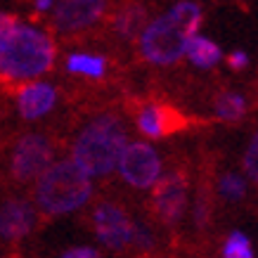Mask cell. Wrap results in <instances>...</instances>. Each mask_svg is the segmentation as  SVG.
Wrapping results in <instances>:
<instances>
[{
	"label": "cell",
	"mask_w": 258,
	"mask_h": 258,
	"mask_svg": "<svg viewBox=\"0 0 258 258\" xmlns=\"http://www.w3.org/2000/svg\"><path fill=\"white\" fill-rule=\"evenodd\" d=\"M202 24V8L192 0L173 5L166 15L147 24L140 31L142 57L152 64H175L185 55V47L192 33Z\"/></svg>",
	"instance_id": "obj_1"
},
{
	"label": "cell",
	"mask_w": 258,
	"mask_h": 258,
	"mask_svg": "<svg viewBox=\"0 0 258 258\" xmlns=\"http://www.w3.org/2000/svg\"><path fill=\"white\" fill-rule=\"evenodd\" d=\"M55 62V43L47 33L17 22L0 40V79L33 81L50 71Z\"/></svg>",
	"instance_id": "obj_2"
},
{
	"label": "cell",
	"mask_w": 258,
	"mask_h": 258,
	"mask_svg": "<svg viewBox=\"0 0 258 258\" xmlns=\"http://www.w3.org/2000/svg\"><path fill=\"white\" fill-rule=\"evenodd\" d=\"M93 195V180L74 159L50 164L36 182V204L50 216L81 209Z\"/></svg>",
	"instance_id": "obj_3"
},
{
	"label": "cell",
	"mask_w": 258,
	"mask_h": 258,
	"mask_svg": "<svg viewBox=\"0 0 258 258\" xmlns=\"http://www.w3.org/2000/svg\"><path fill=\"white\" fill-rule=\"evenodd\" d=\"M125 147V128L116 116H97L81 131L74 145V161L93 178L107 175Z\"/></svg>",
	"instance_id": "obj_4"
},
{
	"label": "cell",
	"mask_w": 258,
	"mask_h": 258,
	"mask_svg": "<svg viewBox=\"0 0 258 258\" xmlns=\"http://www.w3.org/2000/svg\"><path fill=\"white\" fill-rule=\"evenodd\" d=\"M118 171L123 180L135 189H147L161 175V159L154 149L145 142L125 145L121 157H118Z\"/></svg>",
	"instance_id": "obj_5"
},
{
	"label": "cell",
	"mask_w": 258,
	"mask_h": 258,
	"mask_svg": "<svg viewBox=\"0 0 258 258\" xmlns=\"http://www.w3.org/2000/svg\"><path fill=\"white\" fill-rule=\"evenodd\" d=\"M95 232L109 249L121 251L138 239V227L133 218L114 202H102L93 213Z\"/></svg>",
	"instance_id": "obj_6"
},
{
	"label": "cell",
	"mask_w": 258,
	"mask_h": 258,
	"mask_svg": "<svg viewBox=\"0 0 258 258\" xmlns=\"http://www.w3.org/2000/svg\"><path fill=\"white\" fill-rule=\"evenodd\" d=\"M50 164H52V142L43 135H26L17 142L10 168L15 180L29 182L38 178Z\"/></svg>",
	"instance_id": "obj_7"
},
{
	"label": "cell",
	"mask_w": 258,
	"mask_h": 258,
	"mask_svg": "<svg viewBox=\"0 0 258 258\" xmlns=\"http://www.w3.org/2000/svg\"><path fill=\"white\" fill-rule=\"evenodd\" d=\"M185 202H187V178L180 171L168 173L154 182L152 206L164 223H175L185 211Z\"/></svg>",
	"instance_id": "obj_8"
},
{
	"label": "cell",
	"mask_w": 258,
	"mask_h": 258,
	"mask_svg": "<svg viewBox=\"0 0 258 258\" xmlns=\"http://www.w3.org/2000/svg\"><path fill=\"white\" fill-rule=\"evenodd\" d=\"M107 10V0H59L55 8V26L64 33L93 26Z\"/></svg>",
	"instance_id": "obj_9"
},
{
	"label": "cell",
	"mask_w": 258,
	"mask_h": 258,
	"mask_svg": "<svg viewBox=\"0 0 258 258\" xmlns=\"http://www.w3.org/2000/svg\"><path fill=\"white\" fill-rule=\"evenodd\" d=\"M182 125H185V116L166 104H145L138 114V128L142 131V135L152 140L178 133Z\"/></svg>",
	"instance_id": "obj_10"
},
{
	"label": "cell",
	"mask_w": 258,
	"mask_h": 258,
	"mask_svg": "<svg viewBox=\"0 0 258 258\" xmlns=\"http://www.w3.org/2000/svg\"><path fill=\"white\" fill-rule=\"evenodd\" d=\"M36 225V209L24 199H10L0 204V237L22 239Z\"/></svg>",
	"instance_id": "obj_11"
},
{
	"label": "cell",
	"mask_w": 258,
	"mask_h": 258,
	"mask_svg": "<svg viewBox=\"0 0 258 258\" xmlns=\"http://www.w3.org/2000/svg\"><path fill=\"white\" fill-rule=\"evenodd\" d=\"M19 114L24 118H40L55 107L57 90L47 83H29L19 90Z\"/></svg>",
	"instance_id": "obj_12"
},
{
	"label": "cell",
	"mask_w": 258,
	"mask_h": 258,
	"mask_svg": "<svg viewBox=\"0 0 258 258\" xmlns=\"http://www.w3.org/2000/svg\"><path fill=\"white\" fill-rule=\"evenodd\" d=\"M185 55H187L189 59L197 64V67L209 69V67H213V64L220 62L223 52H220V47L216 45L213 40L192 33V36H189V40H187V47H185Z\"/></svg>",
	"instance_id": "obj_13"
},
{
	"label": "cell",
	"mask_w": 258,
	"mask_h": 258,
	"mask_svg": "<svg viewBox=\"0 0 258 258\" xmlns=\"http://www.w3.org/2000/svg\"><path fill=\"white\" fill-rule=\"evenodd\" d=\"M67 67L74 74H83V76H93V79H100L104 76V69H107V62L104 57L100 55H71L67 59Z\"/></svg>",
	"instance_id": "obj_14"
},
{
	"label": "cell",
	"mask_w": 258,
	"mask_h": 258,
	"mask_svg": "<svg viewBox=\"0 0 258 258\" xmlns=\"http://www.w3.org/2000/svg\"><path fill=\"white\" fill-rule=\"evenodd\" d=\"M246 111V102L237 93H223L216 100V114L225 121H239Z\"/></svg>",
	"instance_id": "obj_15"
},
{
	"label": "cell",
	"mask_w": 258,
	"mask_h": 258,
	"mask_svg": "<svg viewBox=\"0 0 258 258\" xmlns=\"http://www.w3.org/2000/svg\"><path fill=\"white\" fill-rule=\"evenodd\" d=\"M145 10L138 8V5H131V8H125L121 15L116 17V29L123 36H128V38H133V36H138V33L145 29Z\"/></svg>",
	"instance_id": "obj_16"
},
{
	"label": "cell",
	"mask_w": 258,
	"mask_h": 258,
	"mask_svg": "<svg viewBox=\"0 0 258 258\" xmlns=\"http://www.w3.org/2000/svg\"><path fill=\"white\" fill-rule=\"evenodd\" d=\"M223 258H253L251 242L242 232H232L227 237L225 246H223Z\"/></svg>",
	"instance_id": "obj_17"
},
{
	"label": "cell",
	"mask_w": 258,
	"mask_h": 258,
	"mask_svg": "<svg viewBox=\"0 0 258 258\" xmlns=\"http://www.w3.org/2000/svg\"><path fill=\"white\" fill-rule=\"evenodd\" d=\"M220 192L223 197L227 199H242L246 195V182L244 178H239L237 173H225L223 178H220Z\"/></svg>",
	"instance_id": "obj_18"
},
{
	"label": "cell",
	"mask_w": 258,
	"mask_h": 258,
	"mask_svg": "<svg viewBox=\"0 0 258 258\" xmlns=\"http://www.w3.org/2000/svg\"><path fill=\"white\" fill-rule=\"evenodd\" d=\"M244 171L249 178H253L258 182V133L251 138L249 147L244 152Z\"/></svg>",
	"instance_id": "obj_19"
},
{
	"label": "cell",
	"mask_w": 258,
	"mask_h": 258,
	"mask_svg": "<svg viewBox=\"0 0 258 258\" xmlns=\"http://www.w3.org/2000/svg\"><path fill=\"white\" fill-rule=\"evenodd\" d=\"M62 258H100V253L90 246H79V249H69Z\"/></svg>",
	"instance_id": "obj_20"
},
{
	"label": "cell",
	"mask_w": 258,
	"mask_h": 258,
	"mask_svg": "<svg viewBox=\"0 0 258 258\" xmlns=\"http://www.w3.org/2000/svg\"><path fill=\"white\" fill-rule=\"evenodd\" d=\"M19 22L15 15H8V12H0V40L5 38L8 36V31L15 26V24Z\"/></svg>",
	"instance_id": "obj_21"
},
{
	"label": "cell",
	"mask_w": 258,
	"mask_h": 258,
	"mask_svg": "<svg viewBox=\"0 0 258 258\" xmlns=\"http://www.w3.org/2000/svg\"><path fill=\"white\" fill-rule=\"evenodd\" d=\"M227 64H230V69H235V71H242L246 64H249V59H246V55L244 52H232V55L227 57Z\"/></svg>",
	"instance_id": "obj_22"
},
{
	"label": "cell",
	"mask_w": 258,
	"mask_h": 258,
	"mask_svg": "<svg viewBox=\"0 0 258 258\" xmlns=\"http://www.w3.org/2000/svg\"><path fill=\"white\" fill-rule=\"evenodd\" d=\"M50 3H52V0H38V10H47Z\"/></svg>",
	"instance_id": "obj_23"
}]
</instances>
